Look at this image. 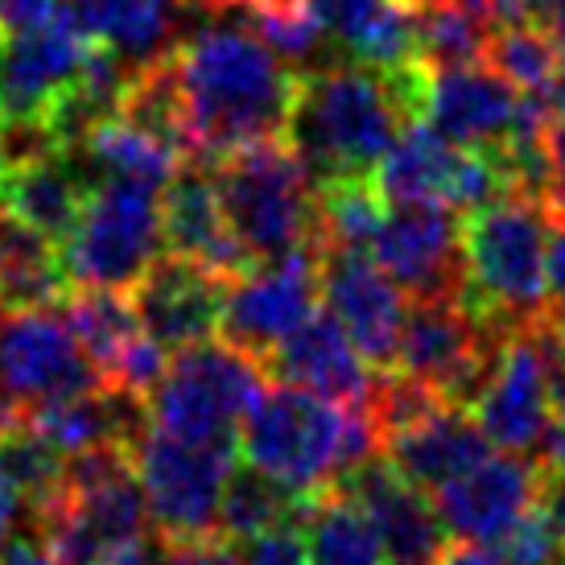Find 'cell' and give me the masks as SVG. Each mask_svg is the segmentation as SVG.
Listing matches in <instances>:
<instances>
[{
  "label": "cell",
  "instance_id": "cell-41",
  "mask_svg": "<svg viewBox=\"0 0 565 565\" xmlns=\"http://www.w3.org/2000/svg\"><path fill=\"white\" fill-rule=\"evenodd\" d=\"M467 9L483 17L487 25H516V21H541L536 13V0H462Z\"/></svg>",
  "mask_w": 565,
  "mask_h": 565
},
{
  "label": "cell",
  "instance_id": "cell-45",
  "mask_svg": "<svg viewBox=\"0 0 565 565\" xmlns=\"http://www.w3.org/2000/svg\"><path fill=\"white\" fill-rule=\"evenodd\" d=\"M438 565H508L500 553H491L487 545H471V541H458V545H446L438 557Z\"/></svg>",
  "mask_w": 565,
  "mask_h": 565
},
{
  "label": "cell",
  "instance_id": "cell-26",
  "mask_svg": "<svg viewBox=\"0 0 565 565\" xmlns=\"http://www.w3.org/2000/svg\"><path fill=\"white\" fill-rule=\"evenodd\" d=\"M66 294L71 273L63 265V248L0 206V310L63 306Z\"/></svg>",
  "mask_w": 565,
  "mask_h": 565
},
{
  "label": "cell",
  "instance_id": "cell-9",
  "mask_svg": "<svg viewBox=\"0 0 565 565\" xmlns=\"http://www.w3.org/2000/svg\"><path fill=\"white\" fill-rule=\"evenodd\" d=\"M503 334L508 330L487 327L462 298L413 301L405 315V330H401L393 372L429 388L446 405L471 408L491 363H495Z\"/></svg>",
  "mask_w": 565,
  "mask_h": 565
},
{
  "label": "cell",
  "instance_id": "cell-12",
  "mask_svg": "<svg viewBox=\"0 0 565 565\" xmlns=\"http://www.w3.org/2000/svg\"><path fill=\"white\" fill-rule=\"evenodd\" d=\"M318 298L363 360L376 372H393L408 298L380 260L355 248H318Z\"/></svg>",
  "mask_w": 565,
  "mask_h": 565
},
{
  "label": "cell",
  "instance_id": "cell-25",
  "mask_svg": "<svg viewBox=\"0 0 565 565\" xmlns=\"http://www.w3.org/2000/svg\"><path fill=\"white\" fill-rule=\"evenodd\" d=\"M190 0H71L66 13L95 46L111 50L128 71L170 54Z\"/></svg>",
  "mask_w": 565,
  "mask_h": 565
},
{
  "label": "cell",
  "instance_id": "cell-29",
  "mask_svg": "<svg viewBox=\"0 0 565 565\" xmlns=\"http://www.w3.org/2000/svg\"><path fill=\"white\" fill-rule=\"evenodd\" d=\"M63 318L71 322L79 347L99 372V384L111 372V363L141 339V318L128 298V289H104V285H71L63 298Z\"/></svg>",
  "mask_w": 565,
  "mask_h": 565
},
{
  "label": "cell",
  "instance_id": "cell-51",
  "mask_svg": "<svg viewBox=\"0 0 565 565\" xmlns=\"http://www.w3.org/2000/svg\"><path fill=\"white\" fill-rule=\"evenodd\" d=\"M0 170H4V141H0Z\"/></svg>",
  "mask_w": 565,
  "mask_h": 565
},
{
  "label": "cell",
  "instance_id": "cell-15",
  "mask_svg": "<svg viewBox=\"0 0 565 565\" xmlns=\"http://www.w3.org/2000/svg\"><path fill=\"white\" fill-rule=\"evenodd\" d=\"M446 536L471 545H500L541 500V462L524 455H487L467 475L450 479L434 495Z\"/></svg>",
  "mask_w": 565,
  "mask_h": 565
},
{
  "label": "cell",
  "instance_id": "cell-47",
  "mask_svg": "<svg viewBox=\"0 0 565 565\" xmlns=\"http://www.w3.org/2000/svg\"><path fill=\"white\" fill-rule=\"evenodd\" d=\"M190 4H199L206 13H227V9H244L248 0H190Z\"/></svg>",
  "mask_w": 565,
  "mask_h": 565
},
{
  "label": "cell",
  "instance_id": "cell-43",
  "mask_svg": "<svg viewBox=\"0 0 565 565\" xmlns=\"http://www.w3.org/2000/svg\"><path fill=\"white\" fill-rule=\"evenodd\" d=\"M25 512H30L25 495H21V491H17V487L0 475V550L17 541V524H21V516H25ZM30 520H33V512H30Z\"/></svg>",
  "mask_w": 565,
  "mask_h": 565
},
{
  "label": "cell",
  "instance_id": "cell-37",
  "mask_svg": "<svg viewBox=\"0 0 565 565\" xmlns=\"http://www.w3.org/2000/svg\"><path fill=\"white\" fill-rule=\"evenodd\" d=\"M545 190H541V206L550 223H565V116H553L545 125Z\"/></svg>",
  "mask_w": 565,
  "mask_h": 565
},
{
  "label": "cell",
  "instance_id": "cell-36",
  "mask_svg": "<svg viewBox=\"0 0 565 565\" xmlns=\"http://www.w3.org/2000/svg\"><path fill=\"white\" fill-rule=\"evenodd\" d=\"M557 553H562V545H557V536H553L550 520H545L541 508H533V512L500 541V557L508 565H550Z\"/></svg>",
  "mask_w": 565,
  "mask_h": 565
},
{
  "label": "cell",
  "instance_id": "cell-52",
  "mask_svg": "<svg viewBox=\"0 0 565 565\" xmlns=\"http://www.w3.org/2000/svg\"><path fill=\"white\" fill-rule=\"evenodd\" d=\"M408 4H429V0H408Z\"/></svg>",
  "mask_w": 565,
  "mask_h": 565
},
{
  "label": "cell",
  "instance_id": "cell-22",
  "mask_svg": "<svg viewBox=\"0 0 565 565\" xmlns=\"http://www.w3.org/2000/svg\"><path fill=\"white\" fill-rule=\"evenodd\" d=\"M161 194H166L161 199V236H166V248L173 256L199 260L203 268L220 273L227 281H236L244 268L256 265L236 239L227 215H223L215 178L199 161H190L173 173Z\"/></svg>",
  "mask_w": 565,
  "mask_h": 565
},
{
  "label": "cell",
  "instance_id": "cell-38",
  "mask_svg": "<svg viewBox=\"0 0 565 565\" xmlns=\"http://www.w3.org/2000/svg\"><path fill=\"white\" fill-rule=\"evenodd\" d=\"M71 0H0V38L13 42L33 30H46L58 17H66Z\"/></svg>",
  "mask_w": 565,
  "mask_h": 565
},
{
  "label": "cell",
  "instance_id": "cell-5",
  "mask_svg": "<svg viewBox=\"0 0 565 565\" xmlns=\"http://www.w3.org/2000/svg\"><path fill=\"white\" fill-rule=\"evenodd\" d=\"M265 388V363L232 343H194L173 351L145 396V425L199 446H236L252 401Z\"/></svg>",
  "mask_w": 565,
  "mask_h": 565
},
{
  "label": "cell",
  "instance_id": "cell-31",
  "mask_svg": "<svg viewBox=\"0 0 565 565\" xmlns=\"http://www.w3.org/2000/svg\"><path fill=\"white\" fill-rule=\"evenodd\" d=\"M310 495H298L273 475L256 471V467H236L227 487H223V508H220V536L223 541H248V536L289 524L301 516Z\"/></svg>",
  "mask_w": 565,
  "mask_h": 565
},
{
  "label": "cell",
  "instance_id": "cell-1",
  "mask_svg": "<svg viewBox=\"0 0 565 565\" xmlns=\"http://www.w3.org/2000/svg\"><path fill=\"white\" fill-rule=\"evenodd\" d=\"M170 75L186 161H220L281 137L298 71H289L248 21H220L173 42Z\"/></svg>",
  "mask_w": 565,
  "mask_h": 565
},
{
  "label": "cell",
  "instance_id": "cell-6",
  "mask_svg": "<svg viewBox=\"0 0 565 565\" xmlns=\"http://www.w3.org/2000/svg\"><path fill=\"white\" fill-rule=\"evenodd\" d=\"M211 178L223 215L252 260L315 244V182L281 137L220 158Z\"/></svg>",
  "mask_w": 565,
  "mask_h": 565
},
{
  "label": "cell",
  "instance_id": "cell-53",
  "mask_svg": "<svg viewBox=\"0 0 565 565\" xmlns=\"http://www.w3.org/2000/svg\"><path fill=\"white\" fill-rule=\"evenodd\" d=\"M0 66H4V46H0Z\"/></svg>",
  "mask_w": 565,
  "mask_h": 565
},
{
  "label": "cell",
  "instance_id": "cell-32",
  "mask_svg": "<svg viewBox=\"0 0 565 565\" xmlns=\"http://www.w3.org/2000/svg\"><path fill=\"white\" fill-rule=\"evenodd\" d=\"M483 63L495 66L516 92H550L553 79L562 75L565 54L553 42L550 25L516 21V25H495L491 30Z\"/></svg>",
  "mask_w": 565,
  "mask_h": 565
},
{
  "label": "cell",
  "instance_id": "cell-23",
  "mask_svg": "<svg viewBox=\"0 0 565 565\" xmlns=\"http://www.w3.org/2000/svg\"><path fill=\"white\" fill-rule=\"evenodd\" d=\"M92 178L75 158V149H33L9 158L0 170V206L50 236L58 248L75 232Z\"/></svg>",
  "mask_w": 565,
  "mask_h": 565
},
{
  "label": "cell",
  "instance_id": "cell-49",
  "mask_svg": "<svg viewBox=\"0 0 565 565\" xmlns=\"http://www.w3.org/2000/svg\"><path fill=\"white\" fill-rule=\"evenodd\" d=\"M557 0H536V13H541V21H545V13H550Z\"/></svg>",
  "mask_w": 565,
  "mask_h": 565
},
{
  "label": "cell",
  "instance_id": "cell-27",
  "mask_svg": "<svg viewBox=\"0 0 565 565\" xmlns=\"http://www.w3.org/2000/svg\"><path fill=\"white\" fill-rule=\"evenodd\" d=\"M75 158L83 161L87 178H137L161 190L178 173V161H186L178 145L161 141L158 132L132 125L120 111L83 132Z\"/></svg>",
  "mask_w": 565,
  "mask_h": 565
},
{
  "label": "cell",
  "instance_id": "cell-3",
  "mask_svg": "<svg viewBox=\"0 0 565 565\" xmlns=\"http://www.w3.org/2000/svg\"><path fill=\"white\" fill-rule=\"evenodd\" d=\"M239 450L248 467L273 475L298 495H318L339 483V475L380 450L372 408H351L339 401L298 388L265 384L244 413Z\"/></svg>",
  "mask_w": 565,
  "mask_h": 565
},
{
  "label": "cell",
  "instance_id": "cell-17",
  "mask_svg": "<svg viewBox=\"0 0 565 565\" xmlns=\"http://www.w3.org/2000/svg\"><path fill=\"white\" fill-rule=\"evenodd\" d=\"M92 46L95 42L71 21V13L58 17L46 30L13 38L4 50V66H0V120L42 132L46 111L54 108V99L71 83L79 79Z\"/></svg>",
  "mask_w": 565,
  "mask_h": 565
},
{
  "label": "cell",
  "instance_id": "cell-48",
  "mask_svg": "<svg viewBox=\"0 0 565 565\" xmlns=\"http://www.w3.org/2000/svg\"><path fill=\"white\" fill-rule=\"evenodd\" d=\"M550 322H553V330H557V339H562V347H565V306H553Z\"/></svg>",
  "mask_w": 565,
  "mask_h": 565
},
{
  "label": "cell",
  "instance_id": "cell-18",
  "mask_svg": "<svg viewBox=\"0 0 565 565\" xmlns=\"http://www.w3.org/2000/svg\"><path fill=\"white\" fill-rule=\"evenodd\" d=\"M520 92L495 66H425L422 116L455 145L467 149H500L516 120Z\"/></svg>",
  "mask_w": 565,
  "mask_h": 565
},
{
  "label": "cell",
  "instance_id": "cell-16",
  "mask_svg": "<svg viewBox=\"0 0 565 565\" xmlns=\"http://www.w3.org/2000/svg\"><path fill=\"white\" fill-rule=\"evenodd\" d=\"M227 277L203 268L199 260L186 256H158L145 268V277L128 298L137 306V318L149 339H158L166 351H182V347L206 343L215 339L223 322V301H227Z\"/></svg>",
  "mask_w": 565,
  "mask_h": 565
},
{
  "label": "cell",
  "instance_id": "cell-24",
  "mask_svg": "<svg viewBox=\"0 0 565 565\" xmlns=\"http://www.w3.org/2000/svg\"><path fill=\"white\" fill-rule=\"evenodd\" d=\"M351 63L401 71L417 63V9L408 0H306Z\"/></svg>",
  "mask_w": 565,
  "mask_h": 565
},
{
  "label": "cell",
  "instance_id": "cell-11",
  "mask_svg": "<svg viewBox=\"0 0 565 565\" xmlns=\"http://www.w3.org/2000/svg\"><path fill=\"white\" fill-rule=\"evenodd\" d=\"M318 315V248H294L256 260L227 285L220 330L227 343L265 363L277 347Z\"/></svg>",
  "mask_w": 565,
  "mask_h": 565
},
{
  "label": "cell",
  "instance_id": "cell-40",
  "mask_svg": "<svg viewBox=\"0 0 565 565\" xmlns=\"http://www.w3.org/2000/svg\"><path fill=\"white\" fill-rule=\"evenodd\" d=\"M536 508L550 520L557 545L565 550V462L562 467H541V500Z\"/></svg>",
  "mask_w": 565,
  "mask_h": 565
},
{
  "label": "cell",
  "instance_id": "cell-8",
  "mask_svg": "<svg viewBox=\"0 0 565 565\" xmlns=\"http://www.w3.org/2000/svg\"><path fill=\"white\" fill-rule=\"evenodd\" d=\"M128 455L161 541L194 545L220 536L223 487L236 471V446H199L141 425Z\"/></svg>",
  "mask_w": 565,
  "mask_h": 565
},
{
  "label": "cell",
  "instance_id": "cell-13",
  "mask_svg": "<svg viewBox=\"0 0 565 565\" xmlns=\"http://www.w3.org/2000/svg\"><path fill=\"white\" fill-rule=\"evenodd\" d=\"M372 252L408 301L462 294V223L455 206L434 199L393 203V211H384Z\"/></svg>",
  "mask_w": 565,
  "mask_h": 565
},
{
  "label": "cell",
  "instance_id": "cell-42",
  "mask_svg": "<svg viewBox=\"0 0 565 565\" xmlns=\"http://www.w3.org/2000/svg\"><path fill=\"white\" fill-rule=\"evenodd\" d=\"M545 281H550L553 306H565V223H550V244H545Z\"/></svg>",
  "mask_w": 565,
  "mask_h": 565
},
{
  "label": "cell",
  "instance_id": "cell-19",
  "mask_svg": "<svg viewBox=\"0 0 565 565\" xmlns=\"http://www.w3.org/2000/svg\"><path fill=\"white\" fill-rule=\"evenodd\" d=\"M334 487L347 491L376 520L388 565H438L441 550H446V529L434 512V500H425V491L401 479L380 450L339 475Z\"/></svg>",
  "mask_w": 565,
  "mask_h": 565
},
{
  "label": "cell",
  "instance_id": "cell-39",
  "mask_svg": "<svg viewBox=\"0 0 565 565\" xmlns=\"http://www.w3.org/2000/svg\"><path fill=\"white\" fill-rule=\"evenodd\" d=\"M149 565H236V550L232 541L211 536V541H194V545H173V541H158Z\"/></svg>",
  "mask_w": 565,
  "mask_h": 565
},
{
  "label": "cell",
  "instance_id": "cell-2",
  "mask_svg": "<svg viewBox=\"0 0 565 565\" xmlns=\"http://www.w3.org/2000/svg\"><path fill=\"white\" fill-rule=\"evenodd\" d=\"M425 63L401 71L343 63L301 66L294 75V99L281 141L298 153L310 182L372 178L396 132L422 116Z\"/></svg>",
  "mask_w": 565,
  "mask_h": 565
},
{
  "label": "cell",
  "instance_id": "cell-28",
  "mask_svg": "<svg viewBox=\"0 0 565 565\" xmlns=\"http://www.w3.org/2000/svg\"><path fill=\"white\" fill-rule=\"evenodd\" d=\"M298 529L310 565H388L376 520L339 487H327L306 500Z\"/></svg>",
  "mask_w": 565,
  "mask_h": 565
},
{
  "label": "cell",
  "instance_id": "cell-14",
  "mask_svg": "<svg viewBox=\"0 0 565 565\" xmlns=\"http://www.w3.org/2000/svg\"><path fill=\"white\" fill-rule=\"evenodd\" d=\"M471 417L491 446L508 455H533L550 429V367L533 327L503 334L483 388L471 401Z\"/></svg>",
  "mask_w": 565,
  "mask_h": 565
},
{
  "label": "cell",
  "instance_id": "cell-7",
  "mask_svg": "<svg viewBox=\"0 0 565 565\" xmlns=\"http://www.w3.org/2000/svg\"><path fill=\"white\" fill-rule=\"evenodd\" d=\"M161 248V186L137 178H92L79 223L63 239V265L71 285L132 289Z\"/></svg>",
  "mask_w": 565,
  "mask_h": 565
},
{
  "label": "cell",
  "instance_id": "cell-33",
  "mask_svg": "<svg viewBox=\"0 0 565 565\" xmlns=\"http://www.w3.org/2000/svg\"><path fill=\"white\" fill-rule=\"evenodd\" d=\"M417 9V58L425 66L483 63L491 25L462 0H429Z\"/></svg>",
  "mask_w": 565,
  "mask_h": 565
},
{
  "label": "cell",
  "instance_id": "cell-34",
  "mask_svg": "<svg viewBox=\"0 0 565 565\" xmlns=\"http://www.w3.org/2000/svg\"><path fill=\"white\" fill-rule=\"evenodd\" d=\"M0 475L25 495L30 512H38L63 487L66 458L42 434H33L21 417L9 413V422L0 429Z\"/></svg>",
  "mask_w": 565,
  "mask_h": 565
},
{
  "label": "cell",
  "instance_id": "cell-10",
  "mask_svg": "<svg viewBox=\"0 0 565 565\" xmlns=\"http://www.w3.org/2000/svg\"><path fill=\"white\" fill-rule=\"evenodd\" d=\"M95 384L99 372L58 306L0 310V408L17 417Z\"/></svg>",
  "mask_w": 565,
  "mask_h": 565
},
{
  "label": "cell",
  "instance_id": "cell-21",
  "mask_svg": "<svg viewBox=\"0 0 565 565\" xmlns=\"http://www.w3.org/2000/svg\"><path fill=\"white\" fill-rule=\"evenodd\" d=\"M265 372L351 408H372L380 380L376 367L363 360L360 347L347 339V330L330 315H315L306 327L294 330L265 360Z\"/></svg>",
  "mask_w": 565,
  "mask_h": 565
},
{
  "label": "cell",
  "instance_id": "cell-20",
  "mask_svg": "<svg viewBox=\"0 0 565 565\" xmlns=\"http://www.w3.org/2000/svg\"><path fill=\"white\" fill-rule=\"evenodd\" d=\"M487 450L491 441L479 422L462 405L446 401H429L413 417L380 434V455L393 462L401 479L429 495L458 475H467L475 462H483Z\"/></svg>",
  "mask_w": 565,
  "mask_h": 565
},
{
  "label": "cell",
  "instance_id": "cell-46",
  "mask_svg": "<svg viewBox=\"0 0 565 565\" xmlns=\"http://www.w3.org/2000/svg\"><path fill=\"white\" fill-rule=\"evenodd\" d=\"M545 25H550L553 42H557V50L565 54V0H557L550 13H545Z\"/></svg>",
  "mask_w": 565,
  "mask_h": 565
},
{
  "label": "cell",
  "instance_id": "cell-30",
  "mask_svg": "<svg viewBox=\"0 0 565 565\" xmlns=\"http://www.w3.org/2000/svg\"><path fill=\"white\" fill-rule=\"evenodd\" d=\"M384 199L372 178H339L315 186V248H355L372 252Z\"/></svg>",
  "mask_w": 565,
  "mask_h": 565
},
{
  "label": "cell",
  "instance_id": "cell-35",
  "mask_svg": "<svg viewBox=\"0 0 565 565\" xmlns=\"http://www.w3.org/2000/svg\"><path fill=\"white\" fill-rule=\"evenodd\" d=\"M232 550H236V565H310L298 520L265 529V533L248 536V541H236Z\"/></svg>",
  "mask_w": 565,
  "mask_h": 565
},
{
  "label": "cell",
  "instance_id": "cell-50",
  "mask_svg": "<svg viewBox=\"0 0 565 565\" xmlns=\"http://www.w3.org/2000/svg\"><path fill=\"white\" fill-rule=\"evenodd\" d=\"M4 422H9V408H0V429H4Z\"/></svg>",
  "mask_w": 565,
  "mask_h": 565
},
{
  "label": "cell",
  "instance_id": "cell-4",
  "mask_svg": "<svg viewBox=\"0 0 565 565\" xmlns=\"http://www.w3.org/2000/svg\"><path fill=\"white\" fill-rule=\"evenodd\" d=\"M550 215L545 206L503 190L462 220V294L458 298L495 330L533 327L553 310L545 281Z\"/></svg>",
  "mask_w": 565,
  "mask_h": 565
},
{
  "label": "cell",
  "instance_id": "cell-44",
  "mask_svg": "<svg viewBox=\"0 0 565 565\" xmlns=\"http://www.w3.org/2000/svg\"><path fill=\"white\" fill-rule=\"evenodd\" d=\"M0 565H63L54 553L46 550V541H13L0 550Z\"/></svg>",
  "mask_w": 565,
  "mask_h": 565
}]
</instances>
